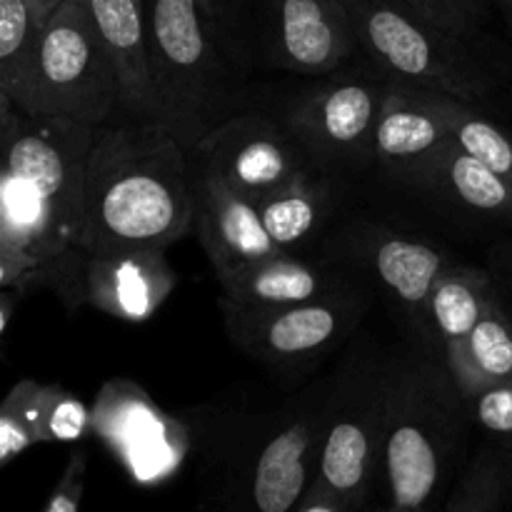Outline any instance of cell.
<instances>
[{
    "mask_svg": "<svg viewBox=\"0 0 512 512\" xmlns=\"http://www.w3.org/2000/svg\"><path fill=\"white\" fill-rule=\"evenodd\" d=\"M468 413L443 355L413 345L388 355L383 465L398 510H420Z\"/></svg>",
    "mask_w": 512,
    "mask_h": 512,
    "instance_id": "cell-3",
    "label": "cell"
},
{
    "mask_svg": "<svg viewBox=\"0 0 512 512\" xmlns=\"http://www.w3.org/2000/svg\"><path fill=\"white\" fill-rule=\"evenodd\" d=\"M388 355L355 343L335 368L333 400L320 443V478L333 495L365 488L383 455Z\"/></svg>",
    "mask_w": 512,
    "mask_h": 512,
    "instance_id": "cell-9",
    "label": "cell"
},
{
    "mask_svg": "<svg viewBox=\"0 0 512 512\" xmlns=\"http://www.w3.org/2000/svg\"><path fill=\"white\" fill-rule=\"evenodd\" d=\"M90 253L50 210L10 175L0 173V288L28 298L50 290L68 313L88 305Z\"/></svg>",
    "mask_w": 512,
    "mask_h": 512,
    "instance_id": "cell-7",
    "label": "cell"
},
{
    "mask_svg": "<svg viewBox=\"0 0 512 512\" xmlns=\"http://www.w3.org/2000/svg\"><path fill=\"white\" fill-rule=\"evenodd\" d=\"M495 278L490 270L453 263L430 295V328L438 355L460 383L468 363V343L488 308Z\"/></svg>",
    "mask_w": 512,
    "mask_h": 512,
    "instance_id": "cell-21",
    "label": "cell"
},
{
    "mask_svg": "<svg viewBox=\"0 0 512 512\" xmlns=\"http://www.w3.org/2000/svg\"><path fill=\"white\" fill-rule=\"evenodd\" d=\"M13 103L30 115L108 125L120 118V78L83 0L48 18L38 58Z\"/></svg>",
    "mask_w": 512,
    "mask_h": 512,
    "instance_id": "cell-4",
    "label": "cell"
},
{
    "mask_svg": "<svg viewBox=\"0 0 512 512\" xmlns=\"http://www.w3.org/2000/svg\"><path fill=\"white\" fill-rule=\"evenodd\" d=\"M265 230L283 253H295L318 238L333 215L330 175L313 173L258 203Z\"/></svg>",
    "mask_w": 512,
    "mask_h": 512,
    "instance_id": "cell-22",
    "label": "cell"
},
{
    "mask_svg": "<svg viewBox=\"0 0 512 512\" xmlns=\"http://www.w3.org/2000/svg\"><path fill=\"white\" fill-rule=\"evenodd\" d=\"M195 195V230L218 280L285 255L265 230L258 203L230 188L223 178L190 163Z\"/></svg>",
    "mask_w": 512,
    "mask_h": 512,
    "instance_id": "cell-15",
    "label": "cell"
},
{
    "mask_svg": "<svg viewBox=\"0 0 512 512\" xmlns=\"http://www.w3.org/2000/svg\"><path fill=\"white\" fill-rule=\"evenodd\" d=\"M198 0H148V70L155 123L185 150L243 113V83Z\"/></svg>",
    "mask_w": 512,
    "mask_h": 512,
    "instance_id": "cell-2",
    "label": "cell"
},
{
    "mask_svg": "<svg viewBox=\"0 0 512 512\" xmlns=\"http://www.w3.org/2000/svg\"><path fill=\"white\" fill-rule=\"evenodd\" d=\"M95 130L75 120L30 115L0 95V173L23 183L78 243Z\"/></svg>",
    "mask_w": 512,
    "mask_h": 512,
    "instance_id": "cell-6",
    "label": "cell"
},
{
    "mask_svg": "<svg viewBox=\"0 0 512 512\" xmlns=\"http://www.w3.org/2000/svg\"><path fill=\"white\" fill-rule=\"evenodd\" d=\"M453 140L512 185V130L480 113L478 105L458 100L453 115Z\"/></svg>",
    "mask_w": 512,
    "mask_h": 512,
    "instance_id": "cell-26",
    "label": "cell"
},
{
    "mask_svg": "<svg viewBox=\"0 0 512 512\" xmlns=\"http://www.w3.org/2000/svg\"><path fill=\"white\" fill-rule=\"evenodd\" d=\"M60 385L20 380L0 405V463H10L38 440H53V415L63 395Z\"/></svg>",
    "mask_w": 512,
    "mask_h": 512,
    "instance_id": "cell-24",
    "label": "cell"
},
{
    "mask_svg": "<svg viewBox=\"0 0 512 512\" xmlns=\"http://www.w3.org/2000/svg\"><path fill=\"white\" fill-rule=\"evenodd\" d=\"M30 3L35 5V10H38V13H40V18H43L45 23H48L50 15H53L55 10H58L60 5L65 3V0H30Z\"/></svg>",
    "mask_w": 512,
    "mask_h": 512,
    "instance_id": "cell-33",
    "label": "cell"
},
{
    "mask_svg": "<svg viewBox=\"0 0 512 512\" xmlns=\"http://www.w3.org/2000/svg\"><path fill=\"white\" fill-rule=\"evenodd\" d=\"M458 98L390 80V95L375 133V163L395 178L423 163L453 138Z\"/></svg>",
    "mask_w": 512,
    "mask_h": 512,
    "instance_id": "cell-17",
    "label": "cell"
},
{
    "mask_svg": "<svg viewBox=\"0 0 512 512\" xmlns=\"http://www.w3.org/2000/svg\"><path fill=\"white\" fill-rule=\"evenodd\" d=\"M188 158L223 178L253 203L320 173L283 118L245 110L205 135Z\"/></svg>",
    "mask_w": 512,
    "mask_h": 512,
    "instance_id": "cell-11",
    "label": "cell"
},
{
    "mask_svg": "<svg viewBox=\"0 0 512 512\" xmlns=\"http://www.w3.org/2000/svg\"><path fill=\"white\" fill-rule=\"evenodd\" d=\"M400 183L433 195L465 213L512 220V185L453 138L410 168Z\"/></svg>",
    "mask_w": 512,
    "mask_h": 512,
    "instance_id": "cell-20",
    "label": "cell"
},
{
    "mask_svg": "<svg viewBox=\"0 0 512 512\" xmlns=\"http://www.w3.org/2000/svg\"><path fill=\"white\" fill-rule=\"evenodd\" d=\"M333 248L343 258L360 260L388 290L390 298L403 305L410 323L418 330L420 343L435 350L430 295L455 260L425 240L408 238L388 225L370 220H353L343 233L335 235Z\"/></svg>",
    "mask_w": 512,
    "mask_h": 512,
    "instance_id": "cell-12",
    "label": "cell"
},
{
    "mask_svg": "<svg viewBox=\"0 0 512 512\" xmlns=\"http://www.w3.org/2000/svg\"><path fill=\"white\" fill-rule=\"evenodd\" d=\"M508 18H510V25H512V0H508Z\"/></svg>",
    "mask_w": 512,
    "mask_h": 512,
    "instance_id": "cell-36",
    "label": "cell"
},
{
    "mask_svg": "<svg viewBox=\"0 0 512 512\" xmlns=\"http://www.w3.org/2000/svg\"><path fill=\"white\" fill-rule=\"evenodd\" d=\"M400 512H413V510H400Z\"/></svg>",
    "mask_w": 512,
    "mask_h": 512,
    "instance_id": "cell-37",
    "label": "cell"
},
{
    "mask_svg": "<svg viewBox=\"0 0 512 512\" xmlns=\"http://www.w3.org/2000/svg\"><path fill=\"white\" fill-rule=\"evenodd\" d=\"M465 403H468V415H473L480 428L500 438H512V383L478 390L465 398Z\"/></svg>",
    "mask_w": 512,
    "mask_h": 512,
    "instance_id": "cell-28",
    "label": "cell"
},
{
    "mask_svg": "<svg viewBox=\"0 0 512 512\" xmlns=\"http://www.w3.org/2000/svg\"><path fill=\"white\" fill-rule=\"evenodd\" d=\"M390 95L385 73L335 75L295 95L283 123L325 175L375 163V133Z\"/></svg>",
    "mask_w": 512,
    "mask_h": 512,
    "instance_id": "cell-8",
    "label": "cell"
},
{
    "mask_svg": "<svg viewBox=\"0 0 512 512\" xmlns=\"http://www.w3.org/2000/svg\"><path fill=\"white\" fill-rule=\"evenodd\" d=\"M78 495H80V458L70 463L68 473H65L60 490L50 500L45 512H78Z\"/></svg>",
    "mask_w": 512,
    "mask_h": 512,
    "instance_id": "cell-29",
    "label": "cell"
},
{
    "mask_svg": "<svg viewBox=\"0 0 512 512\" xmlns=\"http://www.w3.org/2000/svg\"><path fill=\"white\" fill-rule=\"evenodd\" d=\"M203 13L208 15V20L213 23V28L218 30L220 38L228 43V48L233 50V40H230V20H233V0H198Z\"/></svg>",
    "mask_w": 512,
    "mask_h": 512,
    "instance_id": "cell-30",
    "label": "cell"
},
{
    "mask_svg": "<svg viewBox=\"0 0 512 512\" xmlns=\"http://www.w3.org/2000/svg\"><path fill=\"white\" fill-rule=\"evenodd\" d=\"M335 3H340V5H343V8H348L350 10V13H358V10L360 8H363V3H365V0H335Z\"/></svg>",
    "mask_w": 512,
    "mask_h": 512,
    "instance_id": "cell-35",
    "label": "cell"
},
{
    "mask_svg": "<svg viewBox=\"0 0 512 512\" xmlns=\"http://www.w3.org/2000/svg\"><path fill=\"white\" fill-rule=\"evenodd\" d=\"M178 288V273L163 248L113 250L90 255L88 305L125 323H145Z\"/></svg>",
    "mask_w": 512,
    "mask_h": 512,
    "instance_id": "cell-16",
    "label": "cell"
},
{
    "mask_svg": "<svg viewBox=\"0 0 512 512\" xmlns=\"http://www.w3.org/2000/svg\"><path fill=\"white\" fill-rule=\"evenodd\" d=\"M368 308L363 288L310 303L263 310L223 308L235 348L270 368H298L333 353L358 330Z\"/></svg>",
    "mask_w": 512,
    "mask_h": 512,
    "instance_id": "cell-10",
    "label": "cell"
},
{
    "mask_svg": "<svg viewBox=\"0 0 512 512\" xmlns=\"http://www.w3.org/2000/svg\"><path fill=\"white\" fill-rule=\"evenodd\" d=\"M300 512H338V508H335V505L330 503V500L320 498V500H315V503H310L308 508H303Z\"/></svg>",
    "mask_w": 512,
    "mask_h": 512,
    "instance_id": "cell-34",
    "label": "cell"
},
{
    "mask_svg": "<svg viewBox=\"0 0 512 512\" xmlns=\"http://www.w3.org/2000/svg\"><path fill=\"white\" fill-rule=\"evenodd\" d=\"M45 20L30 0H0V95L13 100L38 58Z\"/></svg>",
    "mask_w": 512,
    "mask_h": 512,
    "instance_id": "cell-25",
    "label": "cell"
},
{
    "mask_svg": "<svg viewBox=\"0 0 512 512\" xmlns=\"http://www.w3.org/2000/svg\"><path fill=\"white\" fill-rule=\"evenodd\" d=\"M218 283L223 290L220 308L228 310L285 308L358 288L343 270L295 253L260 260Z\"/></svg>",
    "mask_w": 512,
    "mask_h": 512,
    "instance_id": "cell-18",
    "label": "cell"
},
{
    "mask_svg": "<svg viewBox=\"0 0 512 512\" xmlns=\"http://www.w3.org/2000/svg\"><path fill=\"white\" fill-rule=\"evenodd\" d=\"M363 53L393 83L480 105L495 90L493 73L465 45L400 0H365L355 13Z\"/></svg>",
    "mask_w": 512,
    "mask_h": 512,
    "instance_id": "cell-5",
    "label": "cell"
},
{
    "mask_svg": "<svg viewBox=\"0 0 512 512\" xmlns=\"http://www.w3.org/2000/svg\"><path fill=\"white\" fill-rule=\"evenodd\" d=\"M488 270L495 275L498 285L503 288L505 298H508L512 305V248H505V250H498V253H493V260H490Z\"/></svg>",
    "mask_w": 512,
    "mask_h": 512,
    "instance_id": "cell-31",
    "label": "cell"
},
{
    "mask_svg": "<svg viewBox=\"0 0 512 512\" xmlns=\"http://www.w3.org/2000/svg\"><path fill=\"white\" fill-rule=\"evenodd\" d=\"M193 228L188 150L155 120L98 125L85 170L80 245L90 255L168 250Z\"/></svg>",
    "mask_w": 512,
    "mask_h": 512,
    "instance_id": "cell-1",
    "label": "cell"
},
{
    "mask_svg": "<svg viewBox=\"0 0 512 512\" xmlns=\"http://www.w3.org/2000/svg\"><path fill=\"white\" fill-rule=\"evenodd\" d=\"M500 383H512V305L495 280L488 308L470 335L468 363L458 388L463 398H470Z\"/></svg>",
    "mask_w": 512,
    "mask_h": 512,
    "instance_id": "cell-23",
    "label": "cell"
},
{
    "mask_svg": "<svg viewBox=\"0 0 512 512\" xmlns=\"http://www.w3.org/2000/svg\"><path fill=\"white\" fill-rule=\"evenodd\" d=\"M265 50L275 68L320 78L363 45L355 15L335 0H265Z\"/></svg>",
    "mask_w": 512,
    "mask_h": 512,
    "instance_id": "cell-13",
    "label": "cell"
},
{
    "mask_svg": "<svg viewBox=\"0 0 512 512\" xmlns=\"http://www.w3.org/2000/svg\"><path fill=\"white\" fill-rule=\"evenodd\" d=\"M20 300L23 298H20L15 290L0 288V340H3V348H5V340H8V333H10V320H13Z\"/></svg>",
    "mask_w": 512,
    "mask_h": 512,
    "instance_id": "cell-32",
    "label": "cell"
},
{
    "mask_svg": "<svg viewBox=\"0 0 512 512\" xmlns=\"http://www.w3.org/2000/svg\"><path fill=\"white\" fill-rule=\"evenodd\" d=\"M120 78V120H155L148 70V0H83Z\"/></svg>",
    "mask_w": 512,
    "mask_h": 512,
    "instance_id": "cell-19",
    "label": "cell"
},
{
    "mask_svg": "<svg viewBox=\"0 0 512 512\" xmlns=\"http://www.w3.org/2000/svg\"><path fill=\"white\" fill-rule=\"evenodd\" d=\"M420 18L460 38H473L488 20V0H400Z\"/></svg>",
    "mask_w": 512,
    "mask_h": 512,
    "instance_id": "cell-27",
    "label": "cell"
},
{
    "mask_svg": "<svg viewBox=\"0 0 512 512\" xmlns=\"http://www.w3.org/2000/svg\"><path fill=\"white\" fill-rule=\"evenodd\" d=\"M90 423L143 478L170 470L183 453V425L128 378H113L98 390Z\"/></svg>",
    "mask_w": 512,
    "mask_h": 512,
    "instance_id": "cell-14",
    "label": "cell"
}]
</instances>
